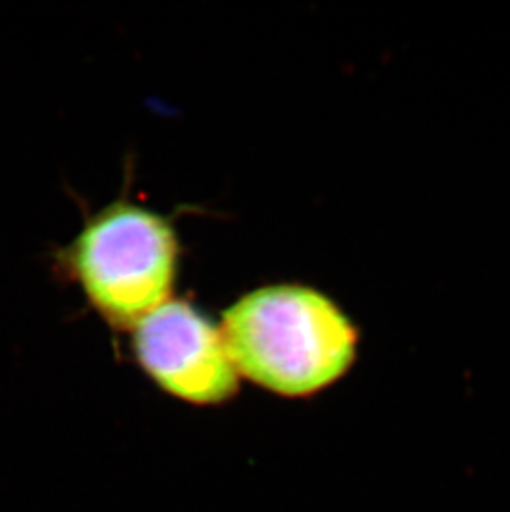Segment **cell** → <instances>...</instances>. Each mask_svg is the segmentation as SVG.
I'll return each mask as SVG.
<instances>
[{"label": "cell", "instance_id": "6da1fadb", "mask_svg": "<svg viewBox=\"0 0 510 512\" xmlns=\"http://www.w3.org/2000/svg\"><path fill=\"white\" fill-rule=\"evenodd\" d=\"M227 352L242 377L282 397H310L347 373L357 330L325 295L274 285L224 312Z\"/></svg>", "mask_w": 510, "mask_h": 512}, {"label": "cell", "instance_id": "3957f363", "mask_svg": "<svg viewBox=\"0 0 510 512\" xmlns=\"http://www.w3.org/2000/svg\"><path fill=\"white\" fill-rule=\"evenodd\" d=\"M133 348L159 387L194 405H221L239 388L221 329L184 302H166L136 325Z\"/></svg>", "mask_w": 510, "mask_h": 512}, {"label": "cell", "instance_id": "7a4b0ae2", "mask_svg": "<svg viewBox=\"0 0 510 512\" xmlns=\"http://www.w3.org/2000/svg\"><path fill=\"white\" fill-rule=\"evenodd\" d=\"M176 257V236L163 218L116 203L58 252L57 267L111 327L131 330L168 302Z\"/></svg>", "mask_w": 510, "mask_h": 512}]
</instances>
